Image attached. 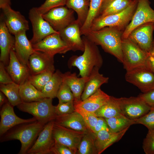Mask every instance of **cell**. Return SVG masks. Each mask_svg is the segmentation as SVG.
Listing matches in <instances>:
<instances>
[{
	"instance_id": "1",
	"label": "cell",
	"mask_w": 154,
	"mask_h": 154,
	"mask_svg": "<svg viewBox=\"0 0 154 154\" xmlns=\"http://www.w3.org/2000/svg\"><path fill=\"white\" fill-rule=\"evenodd\" d=\"M124 31L117 27H107L97 31L90 30L84 35L122 63V36Z\"/></svg>"
},
{
	"instance_id": "2",
	"label": "cell",
	"mask_w": 154,
	"mask_h": 154,
	"mask_svg": "<svg viewBox=\"0 0 154 154\" xmlns=\"http://www.w3.org/2000/svg\"><path fill=\"white\" fill-rule=\"evenodd\" d=\"M45 124L37 120L17 125L1 137L0 141L18 140L21 144L18 154H27Z\"/></svg>"
},
{
	"instance_id": "3",
	"label": "cell",
	"mask_w": 154,
	"mask_h": 154,
	"mask_svg": "<svg viewBox=\"0 0 154 154\" xmlns=\"http://www.w3.org/2000/svg\"><path fill=\"white\" fill-rule=\"evenodd\" d=\"M82 38L84 44V52L81 55L72 57L69 64L78 68L79 76L88 77L95 67L101 68L103 59L97 45L85 35Z\"/></svg>"
},
{
	"instance_id": "4",
	"label": "cell",
	"mask_w": 154,
	"mask_h": 154,
	"mask_svg": "<svg viewBox=\"0 0 154 154\" xmlns=\"http://www.w3.org/2000/svg\"><path fill=\"white\" fill-rule=\"evenodd\" d=\"M137 2L138 0H133L128 7L119 13L98 17L92 22L90 30L96 31L105 27L114 26L124 30L132 19Z\"/></svg>"
},
{
	"instance_id": "5",
	"label": "cell",
	"mask_w": 154,
	"mask_h": 154,
	"mask_svg": "<svg viewBox=\"0 0 154 154\" xmlns=\"http://www.w3.org/2000/svg\"><path fill=\"white\" fill-rule=\"evenodd\" d=\"M52 99L46 98L39 101L23 102L17 107L21 111L32 115L37 120L46 124L56 116Z\"/></svg>"
},
{
	"instance_id": "6",
	"label": "cell",
	"mask_w": 154,
	"mask_h": 154,
	"mask_svg": "<svg viewBox=\"0 0 154 154\" xmlns=\"http://www.w3.org/2000/svg\"><path fill=\"white\" fill-rule=\"evenodd\" d=\"M122 62L126 71L147 64L149 52L140 47L128 38L122 39Z\"/></svg>"
},
{
	"instance_id": "7",
	"label": "cell",
	"mask_w": 154,
	"mask_h": 154,
	"mask_svg": "<svg viewBox=\"0 0 154 154\" xmlns=\"http://www.w3.org/2000/svg\"><path fill=\"white\" fill-rule=\"evenodd\" d=\"M125 78L138 88L143 93L154 89V73L147 64L126 71Z\"/></svg>"
},
{
	"instance_id": "8",
	"label": "cell",
	"mask_w": 154,
	"mask_h": 154,
	"mask_svg": "<svg viewBox=\"0 0 154 154\" xmlns=\"http://www.w3.org/2000/svg\"><path fill=\"white\" fill-rule=\"evenodd\" d=\"M154 21V10L150 6L149 0H138L135 12L123 31L122 39L127 38L131 32L137 27Z\"/></svg>"
},
{
	"instance_id": "9",
	"label": "cell",
	"mask_w": 154,
	"mask_h": 154,
	"mask_svg": "<svg viewBox=\"0 0 154 154\" xmlns=\"http://www.w3.org/2000/svg\"><path fill=\"white\" fill-rule=\"evenodd\" d=\"M122 114L132 119H137L147 114L151 107L143 99L137 97L117 98Z\"/></svg>"
},
{
	"instance_id": "10",
	"label": "cell",
	"mask_w": 154,
	"mask_h": 154,
	"mask_svg": "<svg viewBox=\"0 0 154 154\" xmlns=\"http://www.w3.org/2000/svg\"><path fill=\"white\" fill-rule=\"evenodd\" d=\"M74 12L66 6H60L51 9L42 17L55 30L59 32L76 20Z\"/></svg>"
},
{
	"instance_id": "11",
	"label": "cell",
	"mask_w": 154,
	"mask_h": 154,
	"mask_svg": "<svg viewBox=\"0 0 154 154\" xmlns=\"http://www.w3.org/2000/svg\"><path fill=\"white\" fill-rule=\"evenodd\" d=\"M29 17L33 27V36L30 40L32 44L38 42L50 35L59 33L43 18L42 14L38 11L37 7H33L29 10Z\"/></svg>"
},
{
	"instance_id": "12",
	"label": "cell",
	"mask_w": 154,
	"mask_h": 154,
	"mask_svg": "<svg viewBox=\"0 0 154 154\" xmlns=\"http://www.w3.org/2000/svg\"><path fill=\"white\" fill-rule=\"evenodd\" d=\"M36 51L45 53L54 56L58 54H65L71 50L67 43L61 37L59 33L50 35L41 41L32 44Z\"/></svg>"
},
{
	"instance_id": "13",
	"label": "cell",
	"mask_w": 154,
	"mask_h": 154,
	"mask_svg": "<svg viewBox=\"0 0 154 154\" xmlns=\"http://www.w3.org/2000/svg\"><path fill=\"white\" fill-rule=\"evenodd\" d=\"M86 133L65 127L54 122L52 135L55 141L68 147L77 154L78 146L83 136Z\"/></svg>"
},
{
	"instance_id": "14",
	"label": "cell",
	"mask_w": 154,
	"mask_h": 154,
	"mask_svg": "<svg viewBox=\"0 0 154 154\" xmlns=\"http://www.w3.org/2000/svg\"><path fill=\"white\" fill-rule=\"evenodd\" d=\"M54 123V120H53L45 125L27 154H51V149L55 142L52 135Z\"/></svg>"
},
{
	"instance_id": "15",
	"label": "cell",
	"mask_w": 154,
	"mask_h": 154,
	"mask_svg": "<svg viewBox=\"0 0 154 154\" xmlns=\"http://www.w3.org/2000/svg\"><path fill=\"white\" fill-rule=\"evenodd\" d=\"M153 22L141 25L133 29L127 38L143 50L149 52L153 44Z\"/></svg>"
},
{
	"instance_id": "16",
	"label": "cell",
	"mask_w": 154,
	"mask_h": 154,
	"mask_svg": "<svg viewBox=\"0 0 154 154\" xmlns=\"http://www.w3.org/2000/svg\"><path fill=\"white\" fill-rule=\"evenodd\" d=\"M13 106L8 102L1 108L0 115V136H2L13 127L23 123H30L37 120L34 117L23 119L15 114Z\"/></svg>"
},
{
	"instance_id": "17",
	"label": "cell",
	"mask_w": 154,
	"mask_h": 154,
	"mask_svg": "<svg viewBox=\"0 0 154 154\" xmlns=\"http://www.w3.org/2000/svg\"><path fill=\"white\" fill-rule=\"evenodd\" d=\"M54 57L45 53L35 51L30 56L27 64L31 75L46 71L54 72Z\"/></svg>"
},
{
	"instance_id": "18",
	"label": "cell",
	"mask_w": 154,
	"mask_h": 154,
	"mask_svg": "<svg viewBox=\"0 0 154 154\" xmlns=\"http://www.w3.org/2000/svg\"><path fill=\"white\" fill-rule=\"evenodd\" d=\"M2 9L6 25L11 34L15 35L29 29L28 21L19 12L12 9L10 5Z\"/></svg>"
},
{
	"instance_id": "19",
	"label": "cell",
	"mask_w": 154,
	"mask_h": 154,
	"mask_svg": "<svg viewBox=\"0 0 154 154\" xmlns=\"http://www.w3.org/2000/svg\"><path fill=\"white\" fill-rule=\"evenodd\" d=\"M5 68L13 82L19 85L24 83L31 75L27 65L20 61L14 48L10 51L9 62Z\"/></svg>"
},
{
	"instance_id": "20",
	"label": "cell",
	"mask_w": 154,
	"mask_h": 154,
	"mask_svg": "<svg viewBox=\"0 0 154 154\" xmlns=\"http://www.w3.org/2000/svg\"><path fill=\"white\" fill-rule=\"evenodd\" d=\"M81 27L76 20L59 31L60 35L70 47L71 50L83 52L84 44L80 33Z\"/></svg>"
},
{
	"instance_id": "21",
	"label": "cell",
	"mask_w": 154,
	"mask_h": 154,
	"mask_svg": "<svg viewBox=\"0 0 154 154\" xmlns=\"http://www.w3.org/2000/svg\"><path fill=\"white\" fill-rule=\"evenodd\" d=\"M15 37L11 35L7 27L3 15L0 21V61L5 66L9 63L10 53L14 48Z\"/></svg>"
},
{
	"instance_id": "22",
	"label": "cell",
	"mask_w": 154,
	"mask_h": 154,
	"mask_svg": "<svg viewBox=\"0 0 154 154\" xmlns=\"http://www.w3.org/2000/svg\"><path fill=\"white\" fill-rule=\"evenodd\" d=\"M26 32L22 31L14 35V49L20 61L27 65L30 56L35 51L30 40L27 38Z\"/></svg>"
},
{
	"instance_id": "23",
	"label": "cell",
	"mask_w": 154,
	"mask_h": 154,
	"mask_svg": "<svg viewBox=\"0 0 154 154\" xmlns=\"http://www.w3.org/2000/svg\"><path fill=\"white\" fill-rule=\"evenodd\" d=\"M54 120L55 123L73 130L84 132L91 131L82 116L75 111L69 114L57 116Z\"/></svg>"
},
{
	"instance_id": "24",
	"label": "cell",
	"mask_w": 154,
	"mask_h": 154,
	"mask_svg": "<svg viewBox=\"0 0 154 154\" xmlns=\"http://www.w3.org/2000/svg\"><path fill=\"white\" fill-rule=\"evenodd\" d=\"M129 128L117 132L103 130L95 134V145L97 154H100L114 143L119 141Z\"/></svg>"
},
{
	"instance_id": "25",
	"label": "cell",
	"mask_w": 154,
	"mask_h": 154,
	"mask_svg": "<svg viewBox=\"0 0 154 154\" xmlns=\"http://www.w3.org/2000/svg\"><path fill=\"white\" fill-rule=\"evenodd\" d=\"M110 96L99 89L85 99L74 103V105L94 113L110 99Z\"/></svg>"
},
{
	"instance_id": "26",
	"label": "cell",
	"mask_w": 154,
	"mask_h": 154,
	"mask_svg": "<svg viewBox=\"0 0 154 154\" xmlns=\"http://www.w3.org/2000/svg\"><path fill=\"white\" fill-rule=\"evenodd\" d=\"M88 77H78L76 73L67 72L63 74V82L69 87L74 97V103L80 101L81 96Z\"/></svg>"
},
{
	"instance_id": "27",
	"label": "cell",
	"mask_w": 154,
	"mask_h": 154,
	"mask_svg": "<svg viewBox=\"0 0 154 154\" xmlns=\"http://www.w3.org/2000/svg\"><path fill=\"white\" fill-rule=\"evenodd\" d=\"M100 68L95 67L89 76L81 96V100L88 97L100 88L102 85L108 82L109 78L99 73Z\"/></svg>"
},
{
	"instance_id": "28",
	"label": "cell",
	"mask_w": 154,
	"mask_h": 154,
	"mask_svg": "<svg viewBox=\"0 0 154 154\" xmlns=\"http://www.w3.org/2000/svg\"><path fill=\"white\" fill-rule=\"evenodd\" d=\"M132 1L104 0L98 17L119 13L128 7Z\"/></svg>"
},
{
	"instance_id": "29",
	"label": "cell",
	"mask_w": 154,
	"mask_h": 154,
	"mask_svg": "<svg viewBox=\"0 0 154 154\" xmlns=\"http://www.w3.org/2000/svg\"><path fill=\"white\" fill-rule=\"evenodd\" d=\"M90 0H67L66 6L77 14L76 20L81 28L84 25L89 13Z\"/></svg>"
},
{
	"instance_id": "30",
	"label": "cell",
	"mask_w": 154,
	"mask_h": 154,
	"mask_svg": "<svg viewBox=\"0 0 154 154\" xmlns=\"http://www.w3.org/2000/svg\"><path fill=\"white\" fill-rule=\"evenodd\" d=\"M19 92L23 102L39 101L46 98L41 91L37 89L27 80L19 85Z\"/></svg>"
},
{
	"instance_id": "31",
	"label": "cell",
	"mask_w": 154,
	"mask_h": 154,
	"mask_svg": "<svg viewBox=\"0 0 154 154\" xmlns=\"http://www.w3.org/2000/svg\"><path fill=\"white\" fill-rule=\"evenodd\" d=\"M94 113L97 117L105 119L122 114L119 107L117 98L112 96H110L109 100Z\"/></svg>"
},
{
	"instance_id": "32",
	"label": "cell",
	"mask_w": 154,
	"mask_h": 154,
	"mask_svg": "<svg viewBox=\"0 0 154 154\" xmlns=\"http://www.w3.org/2000/svg\"><path fill=\"white\" fill-rule=\"evenodd\" d=\"M63 81V73L57 70L41 91L46 98H54L56 97L60 87Z\"/></svg>"
},
{
	"instance_id": "33",
	"label": "cell",
	"mask_w": 154,
	"mask_h": 154,
	"mask_svg": "<svg viewBox=\"0 0 154 154\" xmlns=\"http://www.w3.org/2000/svg\"><path fill=\"white\" fill-rule=\"evenodd\" d=\"M105 119L110 130L113 132L122 131L136 124L134 120L129 119L122 114Z\"/></svg>"
},
{
	"instance_id": "34",
	"label": "cell",
	"mask_w": 154,
	"mask_h": 154,
	"mask_svg": "<svg viewBox=\"0 0 154 154\" xmlns=\"http://www.w3.org/2000/svg\"><path fill=\"white\" fill-rule=\"evenodd\" d=\"M0 90L7 98L9 102L13 107L17 106L23 101L19 92V85L14 82L0 85Z\"/></svg>"
},
{
	"instance_id": "35",
	"label": "cell",
	"mask_w": 154,
	"mask_h": 154,
	"mask_svg": "<svg viewBox=\"0 0 154 154\" xmlns=\"http://www.w3.org/2000/svg\"><path fill=\"white\" fill-rule=\"evenodd\" d=\"M104 0H90L89 10L86 21L80 28L81 35L90 30L94 20L98 16Z\"/></svg>"
},
{
	"instance_id": "36",
	"label": "cell",
	"mask_w": 154,
	"mask_h": 154,
	"mask_svg": "<svg viewBox=\"0 0 154 154\" xmlns=\"http://www.w3.org/2000/svg\"><path fill=\"white\" fill-rule=\"evenodd\" d=\"M95 138V134L91 131L85 133L78 146L77 154H97Z\"/></svg>"
},
{
	"instance_id": "37",
	"label": "cell",
	"mask_w": 154,
	"mask_h": 154,
	"mask_svg": "<svg viewBox=\"0 0 154 154\" xmlns=\"http://www.w3.org/2000/svg\"><path fill=\"white\" fill-rule=\"evenodd\" d=\"M54 73L46 71L35 75H30L27 80L37 89L41 91L52 77Z\"/></svg>"
},
{
	"instance_id": "38",
	"label": "cell",
	"mask_w": 154,
	"mask_h": 154,
	"mask_svg": "<svg viewBox=\"0 0 154 154\" xmlns=\"http://www.w3.org/2000/svg\"><path fill=\"white\" fill-rule=\"evenodd\" d=\"M75 110L79 113L91 131L93 133L94 127L98 120V117L92 112L74 105Z\"/></svg>"
},
{
	"instance_id": "39",
	"label": "cell",
	"mask_w": 154,
	"mask_h": 154,
	"mask_svg": "<svg viewBox=\"0 0 154 154\" xmlns=\"http://www.w3.org/2000/svg\"><path fill=\"white\" fill-rule=\"evenodd\" d=\"M56 97L59 103L65 102L74 101L73 94L68 86L64 82H62L57 92Z\"/></svg>"
},
{
	"instance_id": "40",
	"label": "cell",
	"mask_w": 154,
	"mask_h": 154,
	"mask_svg": "<svg viewBox=\"0 0 154 154\" xmlns=\"http://www.w3.org/2000/svg\"><path fill=\"white\" fill-rule=\"evenodd\" d=\"M67 0H46L40 6L37 7L38 11L42 14L55 7L66 5Z\"/></svg>"
},
{
	"instance_id": "41",
	"label": "cell",
	"mask_w": 154,
	"mask_h": 154,
	"mask_svg": "<svg viewBox=\"0 0 154 154\" xmlns=\"http://www.w3.org/2000/svg\"><path fill=\"white\" fill-rule=\"evenodd\" d=\"M134 120L136 124H142L148 130L154 129V107H151L150 110L147 114Z\"/></svg>"
},
{
	"instance_id": "42",
	"label": "cell",
	"mask_w": 154,
	"mask_h": 154,
	"mask_svg": "<svg viewBox=\"0 0 154 154\" xmlns=\"http://www.w3.org/2000/svg\"><path fill=\"white\" fill-rule=\"evenodd\" d=\"M75 111L74 101L59 103L55 107V111L56 116L69 114Z\"/></svg>"
},
{
	"instance_id": "43",
	"label": "cell",
	"mask_w": 154,
	"mask_h": 154,
	"mask_svg": "<svg viewBox=\"0 0 154 154\" xmlns=\"http://www.w3.org/2000/svg\"><path fill=\"white\" fill-rule=\"evenodd\" d=\"M143 149L146 154H154V129L148 130L143 143Z\"/></svg>"
},
{
	"instance_id": "44",
	"label": "cell",
	"mask_w": 154,
	"mask_h": 154,
	"mask_svg": "<svg viewBox=\"0 0 154 154\" xmlns=\"http://www.w3.org/2000/svg\"><path fill=\"white\" fill-rule=\"evenodd\" d=\"M51 153L54 154H76L75 151L68 147L55 141L51 149Z\"/></svg>"
},
{
	"instance_id": "45",
	"label": "cell",
	"mask_w": 154,
	"mask_h": 154,
	"mask_svg": "<svg viewBox=\"0 0 154 154\" xmlns=\"http://www.w3.org/2000/svg\"><path fill=\"white\" fill-rule=\"evenodd\" d=\"M3 62H0V83L1 84H7L13 82Z\"/></svg>"
},
{
	"instance_id": "46",
	"label": "cell",
	"mask_w": 154,
	"mask_h": 154,
	"mask_svg": "<svg viewBox=\"0 0 154 154\" xmlns=\"http://www.w3.org/2000/svg\"><path fill=\"white\" fill-rule=\"evenodd\" d=\"M103 130H110L105 119L98 117V121L94 127L93 133L95 135Z\"/></svg>"
},
{
	"instance_id": "47",
	"label": "cell",
	"mask_w": 154,
	"mask_h": 154,
	"mask_svg": "<svg viewBox=\"0 0 154 154\" xmlns=\"http://www.w3.org/2000/svg\"><path fill=\"white\" fill-rule=\"evenodd\" d=\"M138 96L151 107H154V89L146 93L141 94Z\"/></svg>"
},
{
	"instance_id": "48",
	"label": "cell",
	"mask_w": 154,
	"mask_h": 154,
	"mask_svg": "<svg viewBox=\"0 0 154 154\" xmlns=\"http://www.w3.org/2000/svg\"><path fill=\"white\" fill-rule=\"evenodd\" d=\"M147 65L154 73V55L149 53L147 60Z\"/></svg>"
},
{
	"instance_id": "49",
	"label": "cell",
	"mask_w": 154,
	"mask_h": 154,
	"mask_svg": "<svg viewBox=\"0 0 154 154\" xmlns=\"http://www.w3.org/2000/svg\"><path fill=\"white\" fill-rule=\"evenodd\" d=\"M9 102L5 95L0 91V107L1 108L4 104Z\"/></svg>"
},
{
	"instance_id": "50",
	"label": "cell",
	"mask_w": 154,
	"mask_h": 154,
	"mask_svg": "<svg viewBox=\"0 0 154 154\" xmlns=\"http://www.w3.org/2000/svg\"><path fill=\"white\" fill-rule=\"evenodd\" d=\"M11 0H0V8L1 9L7 6L11 5Z\"/></svg>"
},
{
	"instance_id": "51",
	"label": "cell",
	"mask_w": 154,
	"mask_h": 154,
	"mask_svg": "<svg viewBox=\"0 0 154 154\" xmlns=\"http://www.w3.org/2000/svg\"><path fill=\"white\" fill-rule=\"evenodd\" d=\"M149 53L152 55H154V42L153 46Z\"/></svg>"
},
{
	"instance_id": "52",
	"label": "cell",
	"mask_w": 154,
	"mask_h": 154,
	"mask_svg": "<svg viewBox=\"0 0 154 154\" xmlns=\"http://www.w3.org/2000/svg\"><path fill=\"white\" fill-rule=\"evenodd\" d=\"M153 25H154V21H153Z\"/></svg>"
}]
</instances>
